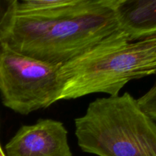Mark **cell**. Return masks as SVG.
Segmentation results:
<instances>
[{"label":"cell","mask_w":156,"mask_h":156,"mask_svg":"<svg viewBox=\"0 0 156 156\" xmlns=\"http://www.w3.org/2000/svg\"><path fill=\"white\" fill-rule=\"evenodd\" d=\"M116 5L90 15L37 19L17 15L15 0H9L0 19V44L38 60L62 65L119 30Z\"/></svg>","instance_id":"cell-1"},{"label":"cell","mask_w":156,"mask_h":156,"mask_svg":"<svg viewBox=\"0 0 156 156\" xmlns=\"http://www.w3.org/2000/svg\"><path fill=\"white\" fill-rule=\"evenodd\" d=\"M156 35L129 42L118 30L60 66L59 101L95 93L117 96L130 81L155 75Z\"/></svg>","instance_id":"cell-2"},{"label":"cell","mask_w":156,"mask_h":156,"mask_svg":"<svg viewBox=\"0 0 156 156\" xmlns=\"http://www.w3.org/2000/svg\"><path fill=\"white\" fill-rule=\"evenodd\" d=\"M79 148L98 156H156V122L129 93L98 98L75 119Z\"/></svg>","instance_id":"cell-3"},{"label":"cell","mask_w":156,"mask_h":156,"mask_svg":"<svg viewBox=\"0 0 156 156\" xmlns=\"http://www.w3.org/2000/svg\"><path fill=\"white\" fill-rule=\"evenodd\" d=\"M60 66L21 54L0 44V94L3 105L27 115L59 101L62 90Z\"/></svg>","instance_id":"cell-4"},{"label":"cell","mask_w":156,"mask_h":156,"mask_svg":"<svg viewBox=\"0 0 156 156\" xmlns=\"http://www.w3.org/2000/svg\"><path fill=\"white\" fill-rule=\"evenodd\" d=\"M5 156H73L68 131L53 119L23 125L5 146Z\"/></svg>","instance_id":"cell-5"},{"label":"cell","mask_w":156,"mask_h":156,"mask_svg":"<svg viewBox=\"0 0 156 156\" xmlns=\"http://www.w3.org/2000/svg\"><path fill=\"white\" fill-rule=\"evenodd\" d=\"M117 0H15L18 16L49 19L97 13L112 8Z\"/></svg>","instance_id":"cell-6"},{"label":"cell","mask_w":156,"mask_h":156,"mask_svg":"<svg viewBox=\"0 0 156 156\" xmlns=\"http://www.w3.org/2000/svg\"><path fill=\"white\" fill-rule=\"evenodd\" d=\"M115 14L129 42L156 35V0H118Z\"/></svg>","instance_id":"cell-7"},{"label":"cell","mask_w":156,"mask_h":156,"mask_svg":"<svg viewBox=\"0 0 156 156\" xmlns=\"http://www.w3.org/2000/svg\"><path fill=\"white\" fill-rule=\"evenodd\" d=\"M155 75L156 77V71ZM136 100L141 109L156 122V79L153 85Z\"/></svg>","instance_id":"cell-8"},{"label":"cell","mask_w":156,"mask_h":156,"mask_svg":"<svg viewBox=\"0 0 156 156\" xmlns=\"http://www.w3.org/2000/svg\"><path fill=\"white\" fill-rule=\"evenodd\" d=\"M9 0H5V1H0V19H1L3 13H4L5 10L8 4H9Z\"/></svg>","instance_id":"cell-9"},{"label":"cell","mask_w":156,"mask_h":156,"mask_svg":"<svg viewBox=\"0 0 156 156\" xmlns=\"http://www.w3.org/2000/svg\"><path fill=\"white\" fill-rule=\"evenodd\" d=\"M0 156H5V152H3L1 146H0Z\"/></svg>","instance_id":"cell-10"}]
</instances>
